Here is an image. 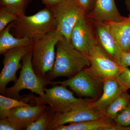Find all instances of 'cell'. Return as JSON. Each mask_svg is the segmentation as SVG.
<instances>
[{"label":"cell","instance_id":"cell-1","mask_svg":"<svg viewBox=\"0 0 130 130\" xmlns=\"http://www.w3.org/2000/svg\"><path fill=\"white\" fill-rule=\"evenodd\" d=\"M56 52L53 68L46 78L50 84L51 80L59 77L68 78L86 68L90 66L88 58L73 46L64 37L56 44Z\"/></svg>","mask_w":130,"mask_h":130},{"label":"cell","instance_id":"cell-2","mask_svg":"<svg viewBox=\"0 0 130 130\" xmlns=\"http://www.w3.org/2000/svg\"><path fill=\"white\" fill-rule=\"evenodd\" d=\"M10 24V31L15 37L29 38L34 41L57 29L54 16L47 7L31 16H18Z\"/></svg>","mask_w":130,"mask_h":130},{"label":"cell","instance_id":"cell-3","mask_svg":"<svg viewBox=\"0 0 130 130\" xmlns=\"http://www.w3.org/2000/svg\"><path fill=\"white\" fill-rule=\"evenodd\" d=\"M63 37L60 31L56 30L47 33L33 42L31 46L32 68L38 76L46 79L53 68L56 44Z\"/></svg>","mask_w":130,"mask_h":130},{"label":"cell","instance_id":"cell-4","mask_svg":"<svg viewBox=\"0 0 130 130\" xmlns=\"http://www.w3.org/2000/svg\"><path fill=\"white\" fill-rule=\"evenodd\" d=\"M43 97L28 95V100L34 101L35 105L48 104L56 114L64 113L77 107L89 105L94 101L90 98H77L73 92L67 88L66 86L54 85L50 88H44Z\"/></svg>","mask_w":130,"mask_h":130},{"label":"cell","instance_id":"cell-5","mask_svg":"<svg viewBox=\"0 0 130 130\" xmlns=\"http://www.w3.org/2000/svg\"><path fill=\"white\" fill-rule=\"evenodd\" d=\"M68 86L79 96L90 98L94 101L102 95L104 82L101 76L91 66L83 69L73 76L63 81H51L50 85Z\"/></svg>","mask_w":130,"mask_h":130},{"label":"cell","instance_id":"cell-6","mask_svg":"<svg viewBox=\"0 0 130 130\" xmlns=\"http://www.w3.org/2000/svg\"><path fill=\"white\" fill-rule=\"evenodd\" d=\"M32 58L31 50L22 59V67L18 79L13 86L6 88L2 95L13 99L22 100L23 98L19 95L20 92L26 89L41 97L44 96V88L49 83L44 78L38 76L35 73L32 67Z\"/></svg>","mask_w":130,"mask_h":130},{"label":"cell","instance_id":"cell-7","mask_svg":"<svg viewBox=\"0 0 130 130\" xmlns=\"http://www.w3.org/2000/svg\"><path fill=\"white\" fill-rule=\"evenodd\" d=\"M49 8L56 20L57 29L63 37L71 41L73 28L79 20L86 15L79 0H62Z\"/></svg>","mask_w":130,"mask_h":130},{"label":"cell","instance_id":"cell-8","mask_svg":"<svg viewBox=\"0 0 130 130\" xmlns=\"http://www.w3.org/2000/svg\"><path fill=\"white\" fill-rule=\"evenodd\" d=\"M31 48V46L12 49L3 54L4 55L2 62L3 67L0 74V93L2 94L9 82L15 83L17 81L16 73L22 67L20 61Z\"/></svg>","mask_w":130,"mask_h":130},{"label":"cell","instance_id":"cell-9","mask_svg":"<svg viewBox=\"0 0 130 130\" xmlns=\"http://www.w3.org/2000/svg\"><path fill=\"white\" fill-rule=\"evenodd\" d=\"M70 40L73 47L86 56L92 53L95 47L98 44L86 15L75 24Z\"/></svg>","mask_w":130,"mask_h":130},{"label":"cell","instance_id":"cell-10","mask_svg":"<svg viewBox=\"0 0 130 130\" xmlns=\"http://www.w3.org/2000/svg\"><path fill=\"white\" fill-rule=\"evenodd\" d=\"M106 118L89 104L77 107L64 113L56 114L47 130H54L67 123H79Z\"/></svg>","mask_w":130,"mask_h":130},{"label":"cell","instance_id":"cell-11","mask_svg":"<svg viewBox=\"0 0 130 130\" xmlns=\"http://www.w3.org/2000/svg\"><path fill=\"white\" fill-rule=\"evenodd\" d=\"M94 21L98 44L122 67L124 52L113 34L109 24L107 22Z\"/></svg>","mask_w":130,"mask_h":130},{"label":"cell","instance_id":"cell-12","mask_svg":"<svg viewBox=\"0 0 130 130\" xmlns=\"http://www.w3.org/2000/svg\"><path fill=\"white\" fill-rule=\"evenodd\" d=\"M87 57L91 66L103 78L118 77L123 68L98 44L95 47L92 53Z\"/></svg>","mask_w":130,"mask_h":130},{"label":"cell","instance_id":"cell-13","mask_svg":"<svg viewBox=\"0 0 130 130\" xmlns=\"http://www.w3.org/2000/svg\"><path fill=\"white\" fill-rule=\"evenodd\" d=\"M103 82L102 95L98 100L91 103L89 105L104 115L107 107L127 90L119 81L118 77L105 78H103Z\"/></svg>","mask_w":130,"mask_h":130},{"label":"cell","instance_id":"cell-14","mask_svg":"<svg viewBox=\"0 0 130 130\" xmlns=\"http://www.w3.org/2000/svg\"><path fill=\"white\" fill-rule=\"evenodd\" d=\"M46 107L43 105L16 107L10 110L7 118L21 129L26 130L38 118Z\"/></svg>","mask_w":130,"mask_h":130},{"label":"cell","instance_id":"cell-15","mask_svg":"<svg viewBox=\"0 0 130 130\" xmlns=\"http://www.w3.org/2000/svg\"><path fill=\"white\" fill-rule=\"evenodd\" d=\"M92 10L88 16L96 21H120L124 17L120 14L115 0H95Z\"/></svg>","mask_w":130,"mask_h":130},{"label":"cell","instance_id":"cell-16","mask_svg":"<svg viewBox=\"0 0 130 130\" xmlns=\"http://www.w3.org/2000/svg\"><path fill=\"white\" fill-rule=\"evenodd\" d=\"M10 29L11 24H9L0 32V54H3L12 49L32 46L34 40L29 38L14 37L11 33Z\"/></svg>","mask_w":130,"mask_h":130},{"label":"cell","instance_id":"cell-17","mask_svg":"<svg viewBox=\"0 0 130 130\" xmlns=\"http://www.w3.org/2000/svg\"><path fill=\"white\" fill-rule=\"evenodd\" d=\"M107 22L123 52H130V21L124 17L122 21Z\"/></svg>","mask_w":130,"mask_h":130},{"label":"cell","instance_id":"cell-18","mask_svg":"<svg viewBox=\"0 0 130 130\" xmlns=\"http://www.w3.org/2000/svg\"><path fill=\"white\" fill-rule=\"evenodd\" d=\"M107 118L79 123H70L67 125L58 126L54 130H104L106 127L113 126L116 123Z\"/></svg>","mask_w":130,"mask_h":130},{"label":"cell","instance_id":"cell-19","mask_svg":"<svg viewBox=\"0 0 130 130\" xmlns=\"http://www.w3.org/2000/svg\"><path fill=\"white\" fill-rule=\"evenodd\" d=\"M130 103V95L127 90L125 91L107 107L104 115L107 118L113 120L116 116Z\"/></svg>","mask_w":130,"mask_h":130},{"label":"cell","instance_id":"cell-20","mask_svg":"<svg viewBox=\"0 0 130 130\" xmlns=\"http://www.w3.org/2000/svg\"><path fill=\"white\" fill-rule=\"evenodd\" d=\"M24 98L22 100L13 99L1 95H0V119L7 118L9 111L16 107L32 105L28 104Z\"/></svg>","mask_w":130,"mask_h":130},{"label":"cell","instance_id":"cell-21","mask_svg":"<svg viewBox=\"0 0 130 130\" xmlns=\"http://www.w3.org/2000/svg\"><path fill=\"white\" fill-rule=\"evenodd\" d=\"M56 113L50 106H47L38 118L29 126L26 130H46L53 119Z\"/></svg>","mask_w":130,"mask_h":130},{"label":"cell","instance_id":"cell-22","mask_svg":"<svg viewBox=\"0 0 130 130\" xmlns=\"http://www.w3.org/2000/svg\"><path fill=\"white\" fill-rule=\"evenodd\" d=\"M32 0H0V7L5 8L20 16L25 14L26 10Z\"/></svg>","mask_w":130,"mask_h":130},{"label":"cell","instance_id":"cell-23","mask_svg":"<svg viewBox=\"0 0 130 130\" xmlns=\"http://www.w3.org/2000/svg\"><path fill=\"white\" fill-rule=\"evenodd\" d=\"M18 16L9 10L0 7V32L5 29L9 23L14 21Z\"/></svg>","mask_w":130,"mask_h":130},{"label":"cell","instance_id":"cell-24","mask_svg":"<svg viewBox=\"0 0 130 130\" xmlns=\"http://www.w3.org/2000/svg\"><path fill=\"white\" fill-rule=\"evenodd\" d=\"M118 125L122 126L130 125V103L113 120Z\"/></svg>","mask_w":130,"mask_h":130},{"label":"cell","instance_id":"cell-25","mask_svg":"<svg viewBox=\"0 0 130 130\" xmlns=\"http://www.w3.org/2000/svg\"><path fill=\"white\" fill-rule=\"evenodd\" d=\"M118 78L127 90L130 89V69L128 67H123Z\"/></svg>","mask_w":130,"mask_h":130},{"label":"cell","instance_id":"cell-26","mask_svg":"<svg viewBox=\"0 0 130 130\" xmlns=\"http://www.w3.org/2000/svg\"><path fill=\"white\" fill-rule=\"evenodd\" d=\"M1 130H21V128L16 125L9 119H2L0 120Z\"/></svg>","mask_w":130,"mask_h":130},{"label":"cell","instance_id":"cell-27","mask_svg":"<svg viewBox=\"0 0 130 130\" xmlns=\"http://www.w3.org/2000/svg\"><path fill=\"white\" fill-rule=\"evenodd\" d=\"M79 1L86 13L93 9L95 0H79Z\"/></svg>","mask_w":130,"mask_h":130},{"label":"cell","instance_id":"cell-28","mask_svg":"<svg viewBox=\"0 0 130 130\" xmlns=\"http://www.w3.org/2000/svg\"><path fill=\"white\" fill-rule=\"evenodd\" d=\"M130 67V52H124L123 55L122 67Z\"/></svg>","mask_w":130,"mask_h":130},{"label":"cell","instance_id":"cell-29","mask_svg":"<svg viewBox=\"0 0 130 130\" xmlns=\"http://www.w3.org/2000/svg\"><path fill=\"white\" fill-rule=\"evenodd\" d=\"M62 0H41L42 2L46 6V7H50L60 2Z\"/></svg>","mask_w":130,"mask_h":130},{"label":"cell","instance_id":"cell-30","mask_svg":"<svg viewBox=\"0 0 130 130\" xmlns=\"http://www.w3.org/2000/svg\"><path fill=\"white\" fill-rule=\"evenodd\" d=\"M125 3L126 9L129 12V14H128V17H125V18L128 21H130V0H125Z\"/></svg>","mask_w":130,"mask_h":130}]
</instances>
